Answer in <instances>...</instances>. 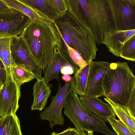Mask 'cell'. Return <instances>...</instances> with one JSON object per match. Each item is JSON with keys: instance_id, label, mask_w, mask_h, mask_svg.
Here are the masks:
<instances>
[{"instance_id": "cell-11", "label": "cell", "mask_w": 135, "mask_h": 135, "mask_svg": "<svg viewBox=\"0 0 135 135\" xmlns=\"http://www.w3.org/2000/svg\"><path fill=\"white\" fill-rule=\"evenodd\" d=\"M110 63L105 61L89 62V67L85 95L86 97H98L104 96L102 81L103 78L109 70Z\"/></svg>"}, {"instance_id": "cell-24", "label": "cell", "mask_w": 135, "mask_h": 135, "mask_svg": "<svg viewBox=\"0 0 135 135\" xmlns=\"http://www.w3.org/2000/svg\"><path fill=\"white\" fill-rule=\"evenodd\" d=\"M119 57L126 60L135 61V35L127 40L119 53Z\"/></svg>"}, {"instance_id": "cell-14", "label": "cell", "mask_w": 135, "mask_h": 135, "mask_svg": "<svg viewBox=\"0 0 135 135\" xmlns=\"http://www.w3.org/2000/svg\"><path fill=\"white\" fill-rule=\"evenodd\" d=\"M33 102L31 106L32 110H42L47 105L51 93V90L44 78L37 80L32 88Z\"/></svg>"}, {"instance_id": "cell-33", "label": "cell", "mask_w": 135, "mask_h": 135, "mask_svg": "<svg viewBox=\"0 0 135 135\" xmlns=\"http://www.w3.org/2000/svg\"><path fill=\"white\" fill-rule=\"evenodd\" d=\"M80 135H94L93 132L89 131L87 132L85 131H82L80 132Z\"/></svg>"}, {"instance_id": "cell-31", "label": "cell", "mask_w": 135, "mask_h": 135, "mask_svg": "<svg viewBox=\"0 0 135 135\" xmlns=\"http://www.w3.org/2000/svg\"><path fill=\"white\" fill-rule=\"evenodd\" d=\"M13 9L8 6L2 0H0V12L9 11Z\"/></svg>"}, {"instance_id": "cell-16", "label": "cell", "mask_w": 135, "mask_h": 135, "mask_svg": "<svg viewBox=\"0 0 135 135\" xmlns=\"http://www.w3.org/2000/svg\"><path fill=\"white\" fill-rule=\"evenodd\" d=\"M60 51L54 54L51 62L44 72L45 74L44 78L47 83L54 79L59 81V73L62 68L67 65H72L62 55Z\"/></svg>"}, {"instance_id": "cell-15", "label": "cell", "mask_w": 135, "mask_h": 135, "mask_svg": "<svg viewBox=\"0 0 135 135\" xmlns=\"http://www.w3.org/2000/svg\"><path fill=\"white\" fill-rule=\"evenodd\" d=\"M2 0L10 7L27 16L31 20H38L47 25L53 21L41 12L27 5L20 0Z\"/></svg>"}, {"instance_id": "cell-27", "label": "cell", "mask_w": 135, "mask_h": 135, "mask_svg": "<svg viewBox=\"0 0 135 135\" xmlns=\"http://www.w3.org/2000/svg\"><path fill=\"white\" fill-rule=\"evenodd\" d=\"M126 108L132 116L135 117V89L132 92Z\"/></svg>"}, {"instance_id": "cell-5", "label": "cell", "mask_w": 135, "mask_h": 135, "mask_svg": "<svg viewBox=\"0 0 135 135\" xmlns=\"http://www.w3.org/2000/svg\"><path fill=\"white\" fill-rule=\"evenodd\" d=\"M64 108V114L79 132L97 131L105 135H116L108 127L105 122L82 105L74 90L68 95Z\"/></svg>"}, {"instance_id": "cell-13", "label": "cell", "mask_w": 135, "mask_h": 135, "mask_svg": "<svg viewBox=\"0 0 135 135\" xmlns=\"http://www.w3.org/2000/svg\"><path fill=\"white\" fill-rule=\"evenodd\" d=\"M79 100L82 105L86 109L93 113L105 122L108 121L109 118L115 115L110 105L105 103L94 96H80Z\"/></svg>"}, {"instance_id": "cell-32", "label": "cell", "mask_w": 135, "mask_h": 135, "mask_svg": "<svg viewBox=\"0 0 135 135\" xmlns=\"http://www.w3.org/2000/svg\"><path fill=\"white\" fill-rule=\"evenodd\" d=\"M62 79L65 82H68L71 80L72 76L68 74H64L62 76Z\"/></svg>"}, {"instance_id": "cell-22", "label": "cell", "mask_w": 135, "mask_h": 135, "mask_svg": "<svg viewBox=\"0 0 135 135\" xmlns=\"http://www.w3.org/2000/svg\"><path fill=\"white\" fill-rule=\"evenodd\" d=\"M89 67V62L86 66L80 68L74 76V90L80 96L85 95Z\"/></svg>"}, {"instance_id": "cell-23", "label": "cell", "mask_w": 135, "mask_h": 135, "mask_svg": "<svg viewBox=\"0 0 135 135\" xmlns=\"http://www.w3.org/2000/svg\"><path fill=\"white\" fill-rule=\"evenodd\" d=\"M10 40L11 37L0 38V59L7 68L16 64L11 55Z\"/></svg>"}, {"instance_id": "cell-9", "label": "cell", "mask_w": 135, "mask_h": 135, "mask_svg": "<svg viewBox=\"0 0 135 135\" xmlns=\"http://www.w3.org/2000/svg\"><path fill=\"white\" fill-rule=\"evenodd\" d=\"M0 92V119L6 116L16 113L18 108L21 96L20 86L13 81L8 68Z\"/></svg>"}, {"instance_id": "cell-17", "label": "cell", "mask_w": 135, "mask_h": 135, "mask_svg": "<svg viewBox=\"0 0 135 135\" xmlns=\"http://www.w3.org/2000/svg\"><path fill=\"white\" fill-rule=\"evenodd\" d=\"M0 135H23L20 122L16 113L9 114L0 119Z\"/></svg>"}, {"instance_id": "cell-21", "label": "cell", "mask_w": 135, "mask_h": 135, "mask_svg": "<svg viewBox=\"0 0 135 135\" xmlns=\"http://www.w3.org/2000/svg\"><path fill=\"white\" fill-rule=\"evenodd\" d=\"M65 44L68 50L62 48L60 52L71 64L76 73L80 68L85 67L88 63L86 62L78 51Z\"/></svg>"}, {"instance_id": "cell-4", "label": "cell", "mask_w": 135, "mask_h": 135, "mask_svg": "<svg viewBox=\"0 0 135 135\" xmlns=\"http://www.w3.org/2000/svg\"><path fill=\"white\" fill-rule=\"evenodd\" d=\"M78 1L81 9L80 23L89 32L98 45L102 44L104 33L114 28L106 0Z\"/></svg>"}, {"instance_id": "cell-10", "label": "cell", "mask_w": 135, "mask_h": 135, "mask_svg": "<svg viewBox=\"0 0 135 135\" xmlns=\"http://www.w3.org/2000/svg\"><path fill=\"white\" fill-rule=\"evenodd\" d=\"M31 21L27 16L14 9L0 12V38L21 35Z\"/></svg>"}, {"instance_id": "cell-30", "label": "cell", "mask_w": 135, "mask_h": 135, "mask_svg": "<svg viewBox=\"0 0 135 135\" xmlns=\"http://www.w3.org/2000/svg\"><path fill=\"white\" fill-rule=\"evenodd\" d=\"M61 73L64 75L68 74L74 75L76 73L74 68L71 65H67L63 66L61 70Z\"/></svg>"}, {"instance_id": "cell-19", "label": "cell", "mask_w": 135, "mask_h": 135, "mask_svg": "<svg viewBox=\"0 0 135 135\" xmlns=\"http://www.w3.org/2000/svg\"><path fill=\"white\" fill-rule=\"evenodd\" d=\"M14 81L18 86L33 80L32 73L23 64H15L8 68Z\"/></svg>"}, {"instance_id": "cell-34", "label": "cell", "mask_w": 135, "mask_h": 135, "mask_svg": "<svg viewBox=\"0 0 135 135\" xmlns=\"http://www.w3.org/2000/svg\"><path fill=\"white\" fill-rule=\"evenodd\" d=\"M3 83L2 82L1 80H0V92L2 89V87L3 85Z\"/></svg>"}, {"instance_id": "cell-8", "label": "cell", "mask_w": 135, "mask_h": 135, "mask_svg": "<svg viewBox=\"0 0 135 135\" xmlns=\"http://www.w3.org/2000/svg\"><path fill=\"white\" fill-rule=\"evenodd\" d=\"M10 49L12 58L16 64L25 65L37 80L42 78V67L32 57L26 44L21 35L11 37Z\"/></svg>"}, {"instance_id": "cell-26", "label": "cell", "mask_w": 135, "mask_h": 135, "mask_svg": "<svg viewBox=\"0 0 135 135\" xmlns=\"http://www.w3.org/2000/svg\"><path fill=\"white\" fill-rule=\"evenodd\" d=\"M47 1L60 17L62 16L68 11L65 0H47Z\"/></svg>"}, {"instance_id": "cell-28", "label": "cell", "mask_w": 135, "mask_h": 135, "mask_svg": "<svg viewBox=\"0 0 135 135\" xmlns=\"http://www.w3.org/2000/svg\"><path fill=\"white\" fill-rule=\"evenodd\" d=\"M80 133L75 128L68 127L63 131L59 133H51V135H80Z\"/></svg>"}, {"instance_id": "cell-7", "label": "cell", "mask_w": 135, "mask_h": 135, "mask_svg": "<svg viewBox=\"0 0 135 135\" xmlns=\"http://www.w3.org/2000/svg\"><path fill=\"white\" fill-rule=\"evenodd\" d=\"M74 76H72L71 81L65 82L62 86L60 83H59L58 85L56 94L52 97L50 105L39 114L42 120H47L49 121L51 128L56 124H64L65 119L62 111L64 107L69 94L74 90Z\"/></svg>"}, {"instance_id": "cell-12", "label": "cell", "mask_w": 135, "mask_h": 135, "mask_svg": "<svg viewBox=\"0 0 135 135\" xmlns=\"http://www.w3.org/2000/svg\"><path fill=\"white\" fill-rule=\"evenodd\" d=\"M135 35V29L122 30L111 28L104 33L103 44L113 55L119 57V53L125 42Z\"/></svg>"}, {"instance_id": "cell-25", "label": "cell", "mask_w": 135, "mask_h": 135, "mask_svg": "<svg viewBox=\"0 0 135 135\" xmlns=\"http://www.w3.org/2000/svg\"><path fill=\"white\" fill-rule=\"evenodd\" d=\"M107 120L116 135H135V133L131 131L119 120L117 119L115 117H110Z\"/></svg>"}, {"instance_id": "cell-18", "label": "cell", "mask_w": 135, "mask_h": 135, "mask_svg": "<svg viewBox=\"0 0 135 135\" xmlns=\"http://www.w3.org/2000/svg\"><path fill=\"white\" fill-rule=\"evenodd\" d=\"M104 99L111 105L115 115L129 129L135 133V117L124 106L118 105L106 98Z\"/></svg>"}, {"instance_id": "cell-3", "label": "cell", "mask_w": 135, "mask_h": 135, "mask_svg": "<svg viewBox=\"0 0 135 135\" xmlns=\"http://www.w3.org/2000/svg\"><path fill=\"white\" fill-rule=\"evenodd\" d=\"M102 85L106 98L126 107L135 89V76L127 62L111 63L103 78Z\"/></svg>"}, {"instance_id": "cell-1", "label": "cell", "mask_w": 135, "mask_h": 135, "mask_svg": "<svg viewBox=\"0 0 135 135\" xmlns=\"http://www.w3.org/2000/svg\"><path fill=\"white\" fill-rule=\"evenodd\" d=\"M21 35L32 57L44 72L54 54L62 47V38L55 22L48 25L38 20H31Z\"/></svg>"}, {"instance_id": "cell-29", "label": "cell", "mask_w": 135, "mask_h": 135, "mask_svg": "<svg viewBox=\"0 0 135 135\" xmlns=\"http://www.w3.org/2000/svg\"><path fill=\"white\" fill-rule=\"evenodd\" d=\"M6 68L4 64L0 59V80L3 84L6 78Z\"/></svg>"}, {"instance_id": "cell-6", "label": "cell", "mask_w": 135, "mask_h": 135, "mask_svg": "<svg viewBox=\"0 0 135 135\" xmlns=\"http://www.w3.org/2000/svg\"><path fill=\"white\" fill-rule=\"evenodd\" d=\"M107 10L115 28L135 29V0H106Z\"/></svg>"}, {"instance_id": "cell-2", "label": "cell", "mask_w": 135, "mask_h": 135, "mask_svg": "<svg viewBox=\"0 0 135 135\" xmlns=\"http://www.w3.org/2000/svg\"><path fill=\"white\" fill-rule=\"evenodd\" d=\"M54 21L65 44L78 51L87 63L95 58L98 49L95 40L68 11Z\"/></svg>"}, {"instance_id": "cell-20", "label": "cell", "mask_w": 135, "mask_h": 135, "mask_svg": "<svg viewBox=\"0 0 135 135\" xmlns=\"http://www.w3.org/2000/svg\"><path fill=\"white\" fill-rule=\"evenodd\" d=\"M21 1L39 11L54 21L59 17L47 0H20Z\"/></svg>"}]
</instances>
